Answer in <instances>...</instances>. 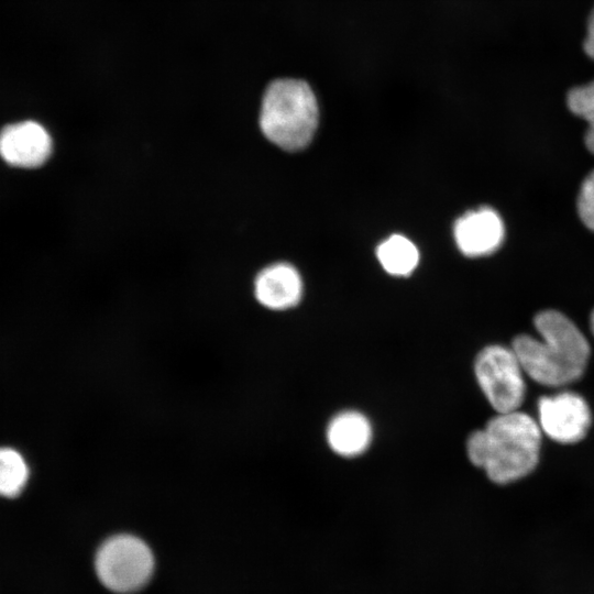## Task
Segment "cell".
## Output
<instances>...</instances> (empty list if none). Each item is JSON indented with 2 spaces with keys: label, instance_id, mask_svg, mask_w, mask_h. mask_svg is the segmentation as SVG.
Masks as SVG:
<instances>
[{
  "label": "cell",
  "instance_id": "6da1fadb",
  "mask_svg": "<svg viewBox=\"0 0 594 594\" xmlns=\"http://www.w3.org/2000/svg\"><path fill=\"white\" fill-rule=\"evenodd\" d=\"M541 337L517 336L512 349L524 372L535 382L559 387L578 381L584 373L591 349L580 329L557 310L540 311L534 319Z\"/></svg>",
  "mask_w": 594,
  "mask_h": 594
},
{
  "label": "cell",
  "instance_id": "7a4b0ae2",
  "mask_svg": "<svg viewBox=\"0 0 594 594\" xmlns=\"http://www.w3.org/2000/svg\"><path fill=\"white\" fill-rule=\"evenodd\" d=\"M540 431L539 425L527 414L518 410L497 414L468 437V459L495 484L518 481L538 464Z\"/></svg>",
  "mask_w": 594,
  "mask_h": 594
},
{
  "label": "cell",
  "instance_id": "3957f363",
  "mask_svg": "<svg viewBox=\"0 0 594 594\" xmlns=\"http://www.w3.org/2000/svg\"><path fill=\"white\" fill-rule=\"evenodd\" d=\"M318 122V101L308 82L297 78L270 82L260 111V128L268 141L285 151H299L312 140Z\"/></svg>",
  "mask_w": 594,
  "mask_h": 594
},
{
  "label": "cell",
  "instance_id": "277c9868",
  "mask_svg": "<svg viewBox=\"0 0 594 594\" xmlns=\"http://www.w3.org/2000/svg\"><path fill=\"white\" fill-rule=\"evenodd\" d=\"M157 558L152 546L132 532L106 537L92 557L94 575L109 594H140L154 581Z\"/></svg>",
  "mask_w": 594,
  "mask_h": 594
},
{
  "label": "cell",
  "instance_id": "5b68a950",
  "mask_svg": "<svg viewBox=\"0 0 594 594\" xmlns=\"http://www.w3.org/2000/svg\"><path fill=\"white\" fill-rule=\"evenodd\" d=\"M473 371L483 395L497 414L517 410L525 399L524 370L510 348L491 344L477 352Z\"/></svg>",
  "mask_w": 594,
  "mask_h": 594
},
{
  "label": "cell",
  "instance_id": "8992f818",
  "mask_svg": "<svg viewBox=\"0 0 594 594\" xmlns=\"http://www.w3.org/2000/svg\"><path fill=\"white\" fill-rule=\"evenodd\" d=\"M539 427L552 440L575 443L582 440L592 417L585 399L572 392H563L538 402Z\"/></svg>",
  "mask_w": 594,
  "mask_h": 594
},
{
  "label": "cell",
  "instance_id": "52a82bcc",
  "mask_svg": "<svg viewBox=\"0 0 594 594\" xmlns=\"http://www.w3.org/2000/svg\"><path fill=\"white\" fill-rule=\"evenodd\" d=\"M51 152L52 139L46 129L37 122L12 123L0 131V156L12 166H41Z\"/></svg>",
  "mask_w": 594,
  "mask_h": 594
},
{
  "label": "cell",
  "instance_id": "ba28073f",
  "mask_svg": "<svg viewBox=\"0 0 594 594\" xmlns=\"http://www.w3.org/2000/svg\"><path fill=\"white\" fill-rule=\"evenodd\" d=\"M455 243L466 256L494 253L503 243L505 227L499 215L490 207L471 210L460 217L453 228Z\"/></svg>",
  "mask_w": 594,
  "mask_h": 594
},
{
  "label": "cell",
  "instance_id": "9c48e42d",
  "mask_svg": "<svg viewBox=\"0 0 594 594\" xmlns=\"http://www.w3.org/2000/svg\"><path fill=\"white\" fill-rule=\"evenodd\" d=\"M324 438L332 453L343 459H354L370 449L374 428L364 413L358 409H343L329 419Z\"/></svg>",
  "mask_w": 594,
  "mask_h": 594
},
{
  "label": "cell",
  "instance_id": "30bf717a",
  "mask_svg": "<svg viewBox=\"0 0 594 594\" xmlns=\"http://www.w3.org/2000/svg\"><path fill=\"white\" fill-rule=\"evenodd\" d=\"M256 300L272 310L295 307L302 297V280L288 263H275L263 268L254 280Z\"/></svg>",
  "mask_w": 594,
  "mask_h": 594
},
{
  "label": "cell",
  "instance_id": "8fae6325",
  "mask_svg": "<svg viewBox=\"0 0 594 594\" xmlns=\"http://www.w3.org/2000/svg\"><path fill=\"white\" fill-rule=\"evenodd\" d=\"M382 267L391 275L407 276L418 265L419 251L406 237L393 234L376 250Z\"/></svg>",
  "mask_w": 594,
  "mask_h": 594
},
{
  "label": "cell",
  "instance_id": "7c38bea8",
  "mask_svg": "<svg viewBox=\"0 0 594 594\" xmlns=\"http://www.w3.org/2000/svg\"><path fill=\"white\" fill-rule=\"evenodd\" d=\"M29 469L23 457L11 448H0V495L15 497L24 488Z\"/></svg>",
  "mask_w": 594,
  "mask_h": 594
},
{
  "label": "cell",
  "instance_id": "4fadbf2b",
  "mask_svg": "<svg viewBox=\"0 0 594 594\" xmlns=\"http://www.w3.org/2000/svg\"><path fill=\"white\" fill-rule=\"evenodd\" d=\"M566 100L571 112L587 122L585 145L594 154V80L571 89Z\"/></svg>",
  "mask_w": 594,
  "mask_h": 594
},
{
  "label": "cell",
  "instance_id": "5bb4252c",
  "mask_svg": "<svg viewBox=\"0 0 594 594\" xmlns=\"http://www.w3.org/2000/svg\"><path fill=\"white\" fill-rule=\"evenodd\" d=\"M576 207L579 217L584 226L594 231V169L585 177L581 185Z\"/></svg>",
  "mask_w": 594,
  "mask_h": 594
},
{
  "label": "cell",
  "instance_id": "9a60e30c",
  "mask_svg": "<svg viewBox=\"0 0 594 594\" xmlns=\"http://www.w3.org/2000/svg\"><path fill=\"white\" fill-rule=\"evenodd\" d=\"M585 53L594 59V9L587 21V32L584 42Z\"/></svg>",
  "mask_w": 594,
  "mask_h": 594
},
{
  "label": "cell",
  "instance_id": "2e32d148",
  "mask_svg": "<svg viewBox=\"0 0 594 594\" xmlns=\"http://www.w3.org/2000/svg\"><path fill=\"white\" fill-rule=\"evenodd\" d=\"M590 327H591V331L594 336V310L592 311V315H591V318H590Z\"/></svg>",
  "mask_w": 594,
  "mask_h": 594
}]
</instances>
